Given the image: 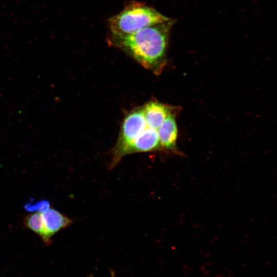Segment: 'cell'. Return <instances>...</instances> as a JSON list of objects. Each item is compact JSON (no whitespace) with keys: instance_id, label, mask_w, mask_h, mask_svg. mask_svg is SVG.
Returning <instances> with one entry per match:
<instances>
[{"instance_id":"cell-1","label":"cell","mask_w":277,"mask_h":277,"mask_svg":"<svg viewBox=\"0 0 277 277\" xmlns=\"http://www.w3.org/2000/svg\"><path fill=\"white\" fill-rule=\"evenodd\" d=\"M175 22L171 18L129 34L109 33L107 42L158 75L167 64L170 35Z\"/></svg>"},{"instance_id":"cell-2","label":"cell","mask_w":277,"mask_h":277,"mask_svg":"<svg viewBox=\"0 0 277 277\" xmlns=\"http://www.w3.org/2000/svg\"><path fill=\"white\" fill-rule=\"evenodd\" d=\"M170 19L145 3L131 2L118 13L109 18V33L129 34Z\"/></svg>"},{"instance_id":"cell-3","label":"cell","mask_w":277,"mask_h":277,"mask_svg":"<svg viewBox=\"0 0 277 277\" xmlns=\"http://www.w3.org/2000/svg\"><path fill=\"white\" fill-rule=\"evenodd\" d=\"M146 126L142 106L130 111L125 116L116 144L112 148L109 168L113 169L127 155V150L137 135Z\"/></svg>"},{"instance_id":"cell-4","label":"cell","mask_w":277,"mask_h":277,"mask_svg":"<svg viewBox=\"0 0 277 277\" xmlns=\"http://www.w3.org/2000/svg\"><path fill=\"white\" fill-rule=\"evenodd\" d=\"M42 214L45 230L43 241L47 245L50 243L51 238L60 230L69 226L71 219L49 206L40 211Z\"/></svg>"},{"instance_id":"cell-5","label":"cell","mask_w":277,"mask_h":277,"mask_svg":"<svg viewBox=\"0 0 277 277\" xmlns=\"http://www.w3.org/2000/svg\"><path fill=\"white\" fill-rule=\"evenodd\" d=\"M179 111L178 109L170 113L157 130L162 150L170 151L176 150L178 131L175 117Z\"/></svg>"},{"instance_id":"cell-6","label":"cell","mask_w":277,"mask_h":277,"mask_svg":"<svg viewBox=\"0 0 277 277\" xmlns=\"http://www.w3.org/2000/svg\"><path fill=\"white\" fill-rule=\"evenodd\" d=\"M142 107L145 121L151 127L156 129H159L170 113L179 109L155 100L147 103Z\"/></svg>"},{"instance_id":"cell-7","label":"cell","mask_w":277,"mask_h":277,"mask_svg":"<svg viewBox=\"0 0 277 277\" xmlns=\"http://www.w3.org/2000/svg\"><path fill=\"white\" fill-rule=\"evenodd\" d=\"M24 224L27 228L40 236L42 240L45 236V230L42 214L37 211L26 216Z\"/></svg>"}]
</instances>
